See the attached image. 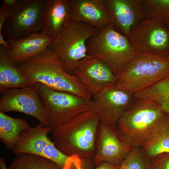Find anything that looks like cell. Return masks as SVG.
<instances>
[{"label": "cell", "instance_id": "18", "mask_svg": "<svg viewBox=\"0 0 169 169\" xmlns=\"http://www.w3.org/2000/svg\"><path fill=\"white\" fill-rule=\"evenodd\" d=\"M54 40L36 33L18 40L7 41L10 46L8 57L15 62L30 59L47 49Z\"/></svg>", "mask_w": 169, "mask_h": 169}, {"label": "cell", "instance_id": "23", "mask_svg": "<svg viewBox=\"0 0 169 169\" xmlns=\"http://www.w3.org/2000/svg\"><path fill=\"white\" fill-rule=\"evenodd\" d=\"M17 155L8 169H61L56 163L44 157L26 153Z\"/></svg>", "mask_w": 169, "mask_h": 169}, {"label": "cell", "instance_id": "15", "mask_svg": "<svg viewBox=\"0 0 169 169\" xmlns=\"http://www.w3.org/2000/svg\"><path fill=\"white\" fill-rule=\"evenodd\" d=\"M115 29L129 37L132 28L145 19L142 0H104Z\"/></svg>", "mask_w": 169, "mask_h": 169}, {"label": "cell", "instance_id": "11", "mask_svg": "<svg viewBox=\"0 0 169 169\" xmlns=\"http://www.w3.org/2000/svg\"><path fill=\"white\" fill-rule=\"evenodd\" d=\"M91 99L93 109L100 121L116 129L121 117L135 100L133 93L116 85L103 88Z\"/></svg>", "mask_w": 169, "mask_h": 169}, {"label": "cell", "instance_id": "28", "mask_svg": "<svg viewBox=\"0 0 169 169\" xmlns=\"http://www.w3.org/2000/svg\"><path fill=\"white\" fill-rule=\"evenodd\" d=\"M120 165L107 162H103L98 165L94 169H120Z\"/></svg>", "mask_w": 169, "mask_h": 169}, {"label": "cell", "instance_id": "24", "mask_svg": "<svg viewBox=\"0 0 169 169\" xmlns=\"http://www.w3.org/2000/svg\"><path fill=\"white\" fill-rule=\"evenodd\" d=\"M146 18L169 25V0H142Z\"/></svg>", "mask_w": 169, "mask_h": 169}, {"label": "cell", "instance_id": "31", "mask_svg": "<svg viewBox=\"0 0 169 169\" xmlns=\"http://www.w3.org/2000/svg\"><path fill=\"white\" fill-rule=\"evenodd\" d=\"M168 27H169V26H168Z\"/></svg>", "mask_w": 169, "mask_h": 169}, {"label": "cell", "instance_id": "25", "mask_svg": "<svg viewBox=\"0 0 169 169\" xmlns=\"http://www.w3.org/2000/svg\"><path fill=\"white\" fill-rule=\"evenodd\" d=\"M120 169H151V158L141 148H133L121 164Z\"/></svg>", "mask_w": 169, "mask_h": 169}, {"label": "cell", "instance_id": "20", "mask_svg": "<svg viewBox=\"0 0 169 169\" xmlns=\"http://www.w3.org/2000/svg\"><path fill=\"white\" fill-rule=\"evenodd\" d=\"M141 148L150 158L169 153V118L164 115L158 120L150 137Z\"/></svg>", "mask_w": 169, "mask_h": 169}, {"label": "cell", "instance_id": "2", "mask_svg": "<svg viewBox=\"0 0 169 169\" xmlns=\"http://www.w3.org/2000/svg\"><path fill=\"white\" fill-rule=\"evenodd\" d=\"M15 63L21 73L31 82L82 97H92L77 79L65 70L56 55L48 48L35 56Z\"/></svg>", "mask_w": 169, "mask_h": 169}, {"label": "cell", "instance_id": "9", "mask_svg": "<svg viewBox=\"0 0 169 169\" xmlns=\"http://www.w3.org/2000/svg\"><path fill=\"white\" fill-rule=\"evenodd\" d=\"M44 3V0H16L0 34L8 41L39 33L43 27Z\"/></svg>", "mask_w": 169, "mask_h": 169}, {"label": "cell", "instance_id": "7", "mask_svg": "<svg viewBox=\"0 0 169 169\" xmlns=\"http://www.w3.org/2000/svg\"><path fill=\"white\" fill-rule=\"evenodd\" d=\"M35 83L45 111L48 126L53 129L65 124L78 115L93 110L92 99L50 88Z\"/></svg>", "mask_w": 169, "mask_h": 169}, {"label": "cell", "instance_id": "6", "mask_svg": "<svg viewBox=\"0 0 169 169\" xmlns=\"http://www.w3.org/2000/svg\"><path fill=\"white\" fill-rule=\"evenodd\" d=\"M100 30L86 23L70 20L47 48L56 55L65 70L72 75L78 62L87 56V41Z\"/></svg>", "mask_w": 169, "mask_h": 169}, {"label": "cell", "instance_id": "12", "mask_svg": "<svg viewBox=\"0 0 169 169\" xmlns=\"http://www.w3.org/2000/svg\"><path fill=\"white\" fill-rule=\"evenodd\" d=\"M0 111H17L32 116L48 126L46 115L35 85L8 89L0 92Z\"/></svg>", "mask_w": 169, "mask_h": 169}, {"label": "cell", "instance_id": "22", "mask_svg": "<svg viewBox=\"0 0 169 169\" xmlns=\"http://www.w3.org/2000/svg\"><path fill=\"white\" fill-rule=\"evenodd\" d=\"M133 95L136 99L152 101L169 115V76Z\"/></svg>", "mask_w": 169, "mask_h": 169}, {"label": "cell", "instance_id": "16", "mask_svg": "<svg viewBox=\"0 0 169 169\" xmlns=\"http://www.w3.org/2000/svg\"><path fill=\"white\" fill-rule=\"evenodd\" d=\"M71 20L100 30L112 23L104 0H71Z\"/></svg>", "mask_w": 169, "mask_h": 169}, {"label": "cell", "instance_id": "3", "mask_svg": "<svg viewBox=\"0 0 169 169\" xmlns=\"http://www.w3.org/2000/svg\"><path fill=\"white\" fill-rule=\"evenodd\" d=\"M166 113L152 100L136 99L118 122L117 129L124 143L141 148L148 140L158 120Z\"/></svg>", "mask_w": 169, "mask_h": 169}, {"label": "cell", "instance_id": "8", "mask_svg": "<svg viewBox=\"0 0 169 169\" xmlns=\"http://www.w3.org/2000/svg\"><path fill=\"white\" fill-rule=\"evenodd\" d=\"M52 130L41 123L26 129L22 133L20 141L13 150V153H26L44 157L56 163L61 169H83V160L76 156H66L56 148L48 136Z\"/></svg>", "mask_w": 169, "mask_h": 169}, {"label": "cell", "instance_id": "1", "mask_svg": "<svg viewBox=\"0 0 169 169\" xmlns=\"http://www.w3.org/2000/svg\"><path fill=\"white\" fill-rule=\"evenodd\" d=\"M100 120L91 110L75 116L68 122L53 129L56 148L68 156L84 160L93 159L95 153L96 136Z\"/></svg>", "mask_w": 169, "mask_h": 169}, {"label": "cell", "instance_id": "13", "mask_svg": "<svg viewBox=\"0 0 169 169\" xmlns=\"http://www.w3.org/2000/svg\"><path fill=\"white\" fill-rule=\"evenodd\" d=\"M72 75L92 96L105 88L116 85L117 81L107 64L97 57L88 55L78 62Z\"/></svg>", "mask_w": 169, "mask_h": 169}, {"label": "cell", "instance_id": "17", "mask_svg": "<svg viewBox=\"0 0 169 169\" xmlns=\"http://www.w3.org/2000/svg\"><path fill=\"white\" fill-rule=\"evenodd\" d=\"M71 17V0H44L43 27L39 33L54 39Z\"/></svg>", "mask_w": 169, "mask_h": 169}, {"label": "cell", "instance_id": "5", "mask_svg": "<svg viewBox=\"0 0 169 169\" xmlns=\"http://www.w3.org/2000/svg\"><path fill=\"white\" fill-rule=\"evenodd\" d=\"M86 54L107 64L117 77L138 54L128 38L118 32L112 23L88 39Z\"/></svg>", "mask_w": 169, "mask_h": 169}, {"label": "cell", "instance_id": "14", "mask_svg": "<svg viewBox=\"0 0 169 169\" xmlns=\"http://www.w3.org/2000/svg\"><path fill=\"white\" fill-rule=\"evenodd\" d=\"M132 149L124 143L117 129L100 121L93 159L95 165L103 162L120 165Z\"/></svg>", "mask_w": 169, "mask_h": 169}, {"label": "cell", "instance_id": "27", "mask_svg": "<svg viewBox=\"0 0 169 169\" xmlns=\"http://www.w3.org/2000/svg\"><path fill=\"white\" fill-rule=\"evenodd\" d=\"M12 6L8 5L3 1L0 7V32H1L3 24L8 16L10 8Z\"/></svg>", "mask_w": 169, "mask_h": 169}, {"label": "cell", "instance_id": "29", "mask_svg": "<svg viewBox=\"0 0 169 169\" xmlns=\"http://www.w3.org/2000/svg\"><path fill=\"white\" fill-rule=\"evenodd\" d=\"M0 169H8L6 166L5 160L1 157L0 158Z\"/></svg>", "mask_w": 169, "mask_h": 169}, {"label": "cell", "instance_id": "30", "mask_svg": "<svg viewBox=\"0 0 169 169\" xmlns=\"http://www.w3.org/2000/svg\"><path fill=\"white\" fill-rule=\"evenodd\" d=\"M16 0H3V1L9 6H12L15 3Z\"/></svg>", "mask_w": 169, "mask_h": 169}, {"label": "cell", "instance_id": "19", "mask_svg": "<svg viewBox=\"0 0 169 169\" xmlns=\"http://www.w3.org/2000/svg\"><path fill=\"white\" fill-rule=\"evenodd\" d=\"M9 47L0 45V91L35 85L19 71L14 62L8 55Z\"/></svg>", "mask_w": 169, "mask_h": 169}, {"label": "cell", "instance_id": "10", "mask_svg": "<svg viewBox=\"0 0 169 169\" xmlns=\"http://www.w3.org/2000/svg\"><path fill=\"white\" fill-rule=\"evenodd\" d=\"M128 39L138 54L169 56V28L157 20L141 21L132 28Z\"/></svg>", "mask_w": 169, "mask_h": 169}, {"label": "cell", "instance_id": "4", "mask_svg": "<svg viewBox=\"0 0 169 169\" xmlns=\"http://www.w3.org/2000/svg\"><path fill=\"white\" fill-rule=\"evenodd\" d=\"M168 76L169 56L139 53L123 69L116 85L134 94Z\"/></svg>", "mask_w": 169, "mask_h": 169}, {"label": "cell", "instance_id": "26", "mask_svg": "<svg viewBox=\"0 0 169 169\" xmlns=\"http://www.w3.org/2000/svg\"><path fill=\"white\" fill-rule=\"evenodd\" d=\"M161 160L157 156L151 158V169H169V158Z\"/></svg>", "mask_w": 169, "mask_h": 169}, {"label": "cell", "instance_id": "21", "mask_svg": "<svg viewBox=\"0 0 169 169\" xmlns=\"http://www.w3.org/2000/svg\"><path fill=\"white\" fill-rule=\"evenodd\" d=\"M30 127L25 119L13 118L0 111V141L8 148L13 150L20 142L22 133Z\"/></svg>", "mask_w": 169, "mask_h": 169}]
</instances>
